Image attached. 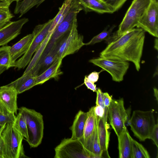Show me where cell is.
<instances>
[{"mask_svg":"<svg viewBox=\"0 0 158 158\" xmlns=\"http://www.w3.org/2000/svg\"><path fill=\"white\" fill-rule=\"evenodd\" d=\"M145 38L144 31L140 28H134L109 43L100 53V57L132 62L138 71Z\"/></svg>","mask_w":158,"mask_h":158,"instance_id":"6da1fadb","label":"cell"},{"mask_svg":"<svg viewBox=\"0 0 158 158\" xmlns=\"http://www.w3.org/2000/svg\"><path fill=\"white\" fill-rule=\"evenodd\" d=\"M19 113L25 119L28 138L25 140L31 148H36L41 143L44 135L43 116L34 110L21 107L18 108Z\"/></svg>","mask_w":158,"mask_h":158,"instance_id":"7a4b0ae2","label":"cell"},{"mask_svg":"<svg viewBox=\"0 0 158 158\" xmlns=\"http://www.w3.org/2000/svg\"><path fill=\"white\" fill-rule=\"evenodd\" d=\"M154 110L143 111L139 110L133 111L129 121V125L134 135L140 141L149 139L156 125Z\"/></svg>","mask_w":158,"mask_h":158,"instance_id":"3957f363","label":"cell"},{"mask_svg":"<svg viewBox=\"0 0 158 158\" xmlns=\"http://www.w3.org/2000/svg\"><path fill=\"white\" fill-rule=\"evenodd\" d=\"M82 10L83 9L78 1L73 0L68 13L53 31L42 57H44L47 54L63 36L70 31L75 21L77 20V14Z\"/></svg>","mask_w":158,"mask_h":158,"instance_id":"277c9868","label":"cell"},{"mask_svg":"<svg viewBox=\"0 0 158 158\" xmlns=\"http://www.w3.org/2000/svg\"><path fill=\"white\" fill-rule=\"evenodd\" d=\"M1 135L5 146V158L27 157L25 155L22 144L24 137L13 124H6Z\"/></svg>","mask_w":158,"mask_h":158,"instance_id":"5b68a950","label":"cell"},{"mask_svg":"<svg viewBox=\"0 0 158 158\" xmlns=\"http://www.w3.org/2000/svg\"><path fill=\"white\" fill-rule=\"evenodd\" d=\"M151 1V0L133 1L120 23L118 30L116 32L115 39L136 27L138 21Z\"/></svg>","mask_w":158,"mask_h":158,"instance_id":"8992f818","label":"cell"},{"mask_svg":"<svg viewBox=\"0 0 158 158\" xmlns=\"http://www.w3.org/2000/svg\"><path fill=\"white\" fill-rule=\"evenodd\" d=\"M53 19H50L44 24L35 26L32 32L33 38L28 49L21 58L15 62L12 67L20 69L29 64L33 54L48 35Z\"/></svg>","mask_w":158,"mask_h":158,"instance_id":"52a82bcc","label":"cell"},{"mask_svg":"<svg viewBox=\"0 0 158 158\" xmlns=\"http://www.w3.org/2000/svg\"><path fill=\"white\" fill-rule=\"evenodd\" d=\"M55 158H91L80 139L64 138L55 148Z\"/></svg>","mask_w":158,"mask_h":158,"instance_id":"ba28073f","label":"cell"},{"mask_svg":"<svg viewBox=\"0 0 158 158\" xmlns=\"http://www.w3.org/2000/svg\"><path fill=\"white\" fill-rule=\"evenodd\" d=\"M77 27L76 20L70 31L65 38L59 42L57 54L59 59L62 60L66 56L74 53L85 45L83 36L78 33Z\"/></svg>","mask_w":158,"mask_h":158,"instance_id":"9c48e42d","label":"cell"},{"mask_svg":"<svg viewBox=\"0 0 158 158\" xmlns=\"http://www.w3.org/2000/svg\"><path fill=\"white\" fill-rule=\"evenodd\" d=\"M110 124L117 137L123 132L127 119V115L123 98L112 99L108 107V116Z\"/></svg>","mask_w":158,"mask_h":158,"instance_id":"30bf717a","label":"cell"},{"mask_svg":"<svg viewBox=\"0 0 158 158\" xmlns=\"http://www.w3.org/2000/svg\"><path fill=\"white\" fill-rule=\"evenodd\" d=\"M89 62L107 71L112 80L120 82L123 79L129 66L127 61L106 59L101 57L90 60Z\"/></svg>","mask_w":158,"mask_h":158,"instance_id":"8fae6325","label":"cell"},{"mask_svg":"<svg viewBox=\"0 0 158 158\" xmlns=\"http://www.w3.org/2000/svg\"><path fill=\"white\" fill-rule=\"evenodd\" d=\"M136 27L158 37V2L151 0L146 10L138 21Z\"/></svg>","mask_w":158,"mask_h":158,"instance_id":"7c38bea8","label":"cell"},{"mask_svg":"<svg viewBox=\"0 0 158 158\" xmlns=\"http://www.w3.org/2000/svg\"><path fill=\"white\" fill-rule=\"evenodd\" d=\"M29 21L24 18L15 21H10L0 29V46H4L18 36L23 25Z\"/></svg>","mask_w":158,"mask_h":158,"instance_id":"4fadbf2b","label":"cell"},{"mask_svg":"<svg viewBox=\"0 0 158 158\" xmlns=\"http://www.w3.org/2000/svg\"><path fill=\"white\" fill-rule=\"evenodd\" d=\"M107 116L106 115L102 118L96 116L98 134L100 146L102 152V157L104 156L110 157L108 152L110 132L109 130V125L107 123Z\"/></svg>","mask_w":158,"mask_h":158,"instance_id":"5bb4252c","label":"cell"},{"mask_svg":"<svg viewBox=\"0 0 158 158\" xmlns=\"http://www.w3.org/2000/svg\"><path fill=\"white\" fill-rule=\"evenodd\" d=\"M18 94L15 89L8 85L0 87V100L11 112L17 114Z\"/></svg>","mask_w":158,"mask_h":158,"instance_id":"9a60e30c","label":"cell"},{"mask_svg":"<svg viewBox=\"0 0 158 158\" xmlns=\"http://www.w3.org/2000/svg\"><path fill=\"white\" fill-rule=\"evenodd\" d=\"M59 42L43 58L40 60L31 70L32 74L36 77L44 71L55 61L59 59L57 54Z\"/></svg>","mask_w":158,"mask_h":158,"instance_id":"2e32d148","label":"cell"},{"mask_svg":"<svg viewBox=\"0 0 158 158\" xmlns=\"http://www.w3.org/2000/svg\"><path fill=\"white\" fill-rule=\"evenodd\" d=\"M83 10L87 13L94 11L100 14L113 13V10L103 1L100 0H77Z\"/></svg>","mask_w":158,"mask_h":158,"instance_id":"e0dca14e","label":"cell"},{"mask_svg":"<svg viewBox=\"0 0 158 158\" xmlns=\"http://www.w3.org/2000/svg\"><path fill=\"white\" fill-rule=\"evenodd\" d=\"M36 77L30 70L20 78L8 84L14 87L18 94L22 93L36 85Z\"/></svg>","mask_w":158,"mask_h":158,"instance_id":"ac0fdd59","label":"cell"},{"mask_svg":"<svg viewBox=\"0 0 158 158\" xmlns=\"http://www.w3.org/2000/svg\"><path fill=\"white\" fill-rule=\"evenodd\" d=\"M33 36L32 33L27 35L10 47V51L12 65L19 58L26 52L32 41Z\"/></svg>","mask_w":158,"mask_h":158,"instance_id":"d6986e66","label":"cell"},{"mask_svg":"<svg viewBox=\"0 0 158 158\" xmlns=\"http://www.w3.org/2000/svg\"><path fill=\"white\" fill-rule=\"evenodd\" d=\"M62 60L59 59L42 73L36 77V85L42 84L50 79H55L63 73L60 67L62 64Z\"/></svg>","mask_w":158,"mask_h":158,"instance_id":"ffe728a7","label":"cell"},{"mask_svg":"<svg viewBox=\"0 0 158 158\" xmlns=\"http://www.w3.org/2000/svg\"><path fill=\"white\" fill-rule=\"evenodd\" d=\"M87 117V112L81 110H80L77 114L73 124L70 127L72 133L71 138L81 139L83 138Z\"/></svg>","mask_w":158,"mask_h":158,"instance_id":"44dd1931","label":"cell"},{"mask_svg":"<svg viewBox=\"0 0 158 158\" xmlns=\"http://www.w3.org/2000/svg\"><path fill=\"white\" fill-rule=\"evenodd\" d=\"M131 136L125 126L121 134L118 137L119 158H131Z\"/></svg>","mask_w":158,"mask_h":158,"instance_id":"7402d4cb","label":"cell"},{"mask_svg":"<svg viewBox=\"0 0 158 158\" xmlns=\"http://www.w3.org/2000/svg\"><path fill=\"white\" fill-rule=\"evenodd\" d=\"M94 106L92 107L87 112V117L84 127L83 138L80 139L84 145L92 136L97 126Z\"/></svg>","mask_w":158,"mask_h":158,"instance_id":"603a6c76","label":"cell"},{"mask_svg":"<svg viewBox=\"0 0 158 158\" xmlns=\"http://www.w3.org/2000/svg\"><path fill=\"white\" fill-rule=\"evenodd\" d=\"M45 0H23L16 2L14 10L15 14H19L20 18L34 6L38 7Z\"/></svg>","mask_w":158,"mask_h":158,"instance_id":"cb8c5ba5","label":"cell"},{"mask_svg":"<svg viewBox=\"0 0 158 158\" xmlns=\"http://www.w3.org/2000/svg\"><path fill=\"white\" fill-rule=\"evenodd\" d=\"M53 32L48 33L46 37L35 52L34 56L32 58L23 74L31 70L38 63L50 39Z\"/></svg>","mask_w":158,"mask_h":158,"instance_id":"d4e9b609","label":"cell"},{"mask_svg":"<svg viewBox=\"0 0 158 158\" xmlns=\"http://www.w3.org/2000/svg\"><path fill=\"white\" fill-rule=\"evenodd\" d=\"M116 26L114 25L106 27L102 32L93 37L88 42L85 43V45H93L104 40H114L115 39L116 32L113 31Z\"/></svg>","mask_w":158,"mask_h":158,"instance_id":"484cf974","label":"cell"},{"mask_svg":"<svg viewBox=\"0 0 158 158\" xmlns=\"http://www.w3.org/2000/svg\"><path fill=\"white\" fill-rule=\"evenodd\" d=\"M10 46H3L0 48V75L12 67L10 49Z\"/></svg>","mask_w":158,"mask_h":158,"instance_id":"4316f807","label":"cell"},{"mask_svg":"<svg viewBox=\"0 0 158 158\" xmlns=\"http://www.w3.org/2000/svg\"><path fill=\"white\" fill-rule=\"evenodd\" d=\"M131 158H149V154L143 146L131 136Z\"/></svg>","mask_w":158,"mask_h":158,"instance_id":"83f0119b","label":"cell"},{"mask_svg":"<svg viewBox=\"0 0 158 158\" xmlns=\"http://www.w3.org/2000/svg\"><path fill=\"white\" fill-rule=\"evenodd\" d=\"M16 118L15 114L10 111L0 100V125L14 124Z\"/></svg>","mask_w":158,"mask_h":158,"instance_id":"f1b7e54d","label":"cell"},{"mask_svg":"<svg viewBox=\"0 0 158 158\" xmlns=\"http://www.w3.org/2000/svg\"><path fill=\"white\" fill-rule=\"evenodd\" d=\"M13 125L17 131L24 137L25 140L28 138L26 123L25 118L20 113L16 117Z\"/></svg>","mask_w":158,"mask_h":158,"instance_id":"f546056e","label":"cell"},{"mask_svg":"<svg viewBox=\"0 0 158 158\" xmlns=\"http://www.w3.org/2000/svg\"><path fill=\"white\" fill-rule=\"evenodd\" d=\"M14 17L9 9L0 12V29L6 26Z\"/></svg>","mask_w":158,"mask_h":158,"instance_id":"4dcf8cb0","label":"cell"},{"mask_svg":"<svg viewBox=\"0 0 158 158\" xmlns=\"http://www.w3.org/2000/svg\"><path fill=\"white\" fill-rule=\"evenodd\" d=\"M127 0H103V1L110 6L114 12L119 9Z\"/></svg>","mask_w":158,"mask_h":158,"instance_id":"1f68e13d","label":"cell"},{"mask_svg":"<svg viewBox=\"0 0 158 158\" xmlns=\"http://www.w3.org/2000/svg\"><path fill=\"white\" fill-rule=\"evenodd\" d=\"M94 112L96 116L102 118L108 115V108L105 109L101 106L96 105L94 107Z\"/></svg>","mask_w":158,"mask_h":158,"instance_id":"d6a6232c","label":"cell"},{"mask_svg":"<svg viewBox=\"0 0 158 158\" xmlns=\"http://www.w3.org/2000/svg\"><path fill=\"white\" fill-rule=\"evenodd\" d=\"M154 142L157 148H158V123L155 125L150 135L149 139Z\"/></svg>","mask_w":158,"mask_h":158,"instance_id":"836d02e7","label":"cell"},{"mask_svg":"<svg viewBox=\"0 0 158 158\" xmlns=\"http://www.w3.org/2000/svg\"><path fill=\"white\" fill-rule=\"evenodd\" d=\"M97 97L96 102V105H99L105 109L107 108L105 106L102 97V93L101 90L100 88H98L96 92Z\"/></svg>","mask_w":158,"mask_h":158,"instance_id":"e575fe53","label":"cell"},{"mask_svg":"<svg viewBox=\"0 0 158 158\" xmlns=\"http://www.w3.org/2000/svg\"><path fill=\"white\" fill-rule=\"evenodd\" d=\"M84 84L88 89L92 90L94 92H96L97 88L96 85L94 83L90 81L85 76L84 79Z\"/></svg>","mask_w":158,"mask_h":158,"instance_id":"d590c367","label":"cell"},{"mask_svg":"<svg viewBox=\"0 0 158 158\" xmlns=\"http://www.w3.org/2000/svg\"><path fill=\"white\" fill-rule=\"evenodd\" d=\"M104 71L102 69L99 72L94 71L89 74L87 78L91 81L95 83L98 80L99 77V74L101 72Z\"/></svg>","mask_w":158,"mask_h":158,"instance_id":"8d00e7d4","label":"cell"},{"mask_svg":"<svg viewBox=\"0 0 158 158\" xmlns=\"http://www.w3.org/2000/svg\"><path fill=\"white\" fill-rule=\"evenodd\" d=\"M102 97L105 106L108 107L112 99V96L110 95L107 92H102Z\"/></svg>","mask_w":158,"mask_h":158,"instance_id":"74e56055","label":"cell"},{"mask_svg":"<svg viewBox=\"0 0 158 158\" xmlns=\"http://www.w3.org/2000/svg\"><path fill=\"white\" fill-rule=\"evenodd\" d=\"M13 2L11 0L0 1V12L9 9L10 5Z\"/></svg>","mask_w":158,"mask_h":158,"instance_id":"f35d334b","label":"cell"},{"mask_svg":"<svg viewBox=\"0 0 158 158\" xmlns=\"http://www.w3.org/2000/svg\"><path fill=\"white\" fill-rule=\"evenodd\" d=\"M5 146L1 135H0V158H5Z\"/></svg>","mask_w":158,"mask_h":158,"instance_id":"ab89813d","label":"cell"},{"mask_svg":"<svg viewBox=\"0 0 158 158\" xmlns=\"http://www.w3.org/2000/svg\"><path fill=\"white\" fill-rule=\"evenodd\" d=\"M154 96L156 98L157 102L158 101V91L157 89L156 88H153Z\"/></svg>","mask_w":158,"mask_h":158,"instance_id":"60d3db41","label":"cell"},{"mask_svg":"<svg viewBox=\"0 0 158 158\" xmlns=\"http://www.w3.org/2000/svg\"><path fill=\"white\" fill-rule=\"evenodd\" d=\"M158 40L157 38H156L155 39V41H154V48H155L156 50L157 51L158 50Z\"/></svg>","mask_w":158,"mask_h":158,"instance_id":"b9f144b4","label":"cell"},{"mask_svg":"<svg viewBox=\"0 0 158 158\" xmlns=\"http://www.w3.org/2000/svg\"><path fill=\"white\" fill-rule=\"evenodd\" d=\"M6 125V124H4L3 125H0V135H1L2 132L4 128Z\"/></svg>","mask_w":158,"mask_h":158,"instance_id":"7bdbcfd3","label":"cell"},{"mask_svg":"<svg viewBox=\"0 0 158 158\" xmlns=\"http://www.w3.org/2000/svg\"><path fill=\"white\" fill-rule=\"evenodd\" d=\"M11 0L13 1H16L17 2H18V1H20L21 0Z\"/></svg>","mask_w":158,"mask_h":158,"instance_id":"ee69618b","label":"cell"},{"mask_svg":"<svg viewBox=\"0 0 158 158\" xmlns=\"http://www.w3.org/2000/svg\"><path fill=\"white\" fill-rule=\"evenodd\" d=\"M6 0H0V1H6Z\"/></svg>","mask_w":158,"mask_h":158,"instance_id":"f6af8a7d","label":"cell"},{"mask_svg":"<svg viewBox=\"0 0 158 158\" xmlns=\"http://www.w3.org/2000/svg\"><path fill=\"white\" fill-rule=\"evenodd\" d=\"M101 0V1H103V0Z\"/></svg>","mask_w":158,"mask_h":158,"instance_id":"bcb514c9","label":"cell"},{"mask_svg":"<svg viewBox=\"0 0 158 158\" xmlns=\"http://www.w3.org/2000/svg\"><path fill=\"white\" fill-rule=\"evenodd\" d=\"M157 0V1H158V0Z\"/></svg>","mask_w":158,"mask_h":158,"instance_id":"7dc6e473","label":"cell"}]
</instances>
